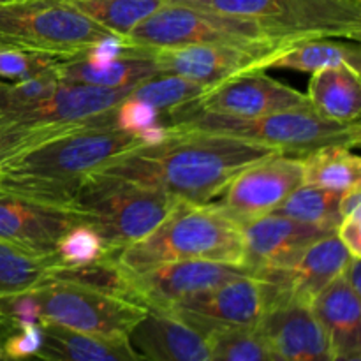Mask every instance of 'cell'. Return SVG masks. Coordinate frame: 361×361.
I'll return each mask as SVG.
<instances>
[{"mask_svg":"<svg viewBox=\"0 0 361 361\" xmlns=\"http://www.w3.org/2000/svg\"><path fill=\"white\" fill-rule=\"evenodd\" d=\"M277 150L226 134L168 130L159 145H137L109 159L101 175L162 190L178 201L210 203L242 169Z\"/></svg>","mask_w":361,"mask_h":361,"instance_id":"obj_1","label":"cell"},{"mask_svg":"<svg viewBox=\"0 0 361 361\" xmlns=\"http://www.w3.org/2000/svg\"><path fill=\"white\" fill-rule=\"evenodd\" d=\"M137 145L134 134L116 129L115 123L62 134L0 162V189L71 208L87 176Z\"/></svg>","mask_w":361,"mask_h":361,"instance_id":"obj_2","label":"cell"},{"mask_svg":"<svg viewBox=\"0 0 361 361\" xmlns=\"http://www.w3.org/2000/svg\"><path fill=\"white\" fill-rule=\"evenodd\" d=\"M115 259L129 274L185 259L243 267L245 249L242 226L212 201H178L154 231L120 250Z\"/></svg>","mask_w":361,"mask_h":361,"instance_id":"obj_3","label":"cell"},{"mask_svg":"<svg viewBox=\"0 0 361 361\" xmlns=\"http://www.w3.org/2000/svg\"><path fill=\"white\" fill-rule=\"evenodd\" d=\"M168 130H203L264 145L279 154L305 155L330 145L356 148L361 141L360 122L328 120L310 106L261 116H228L201 111H168Z\"/></svg>","mask_w":361,"mask_h":361,"instance_id":"obj_4","label":"cell"},{"mask_svg":"<svg viewBox=\"0 0 361 361\" xmlns=\"http://www.w3.org/2000/svg\"><path fill=\"white\" fill-rule=\"evenodd\" d=\"M176 203L162 190L92 173L76 190L71 208L97 231L109 254H118L154 231Z\"/></svg>","mask_w":361,"mask_h":361,"instance_id":"obj_5","label":"cell"},{"mask_svg":"<svg viewBox=\"0 0 361 361\" xmlns=\"http://www.w3.org/2000/svg\"><path fill=\"white\" fill-rule=\"evenodd\" d=\"M247 18L274 41L341 37L360 41L361 0H168Z\"/></svg>","mask_w":361,"mask_h":361,"instance_id":"obj_6","label":"cell"},{"mask_svg":"<svg viewBox=\"0 0 361 361\" xmlns=\"http://www.w3.org/2000/svg\"><path fill=\"white\" fill-rule=\"evenodd\" d=\"M109 34L66 0L0 2V46L7 48L69 59Z\"/></svg>","mask_w":361,"mask_h":361,"instance_id":"obj_7","label":"cell"},{"mask_svg":"<svg viewBox=\"0 0 361 361\" xmlns=\"http://www.w3.org/2000/svg\"><path fill=\"white\" fill-rule=\"evenodd\" d=\"M127 44L141 49H168L196 44H233L256 48L277 44L252 20L217 13L185 4L168 2L141 21L126 37Z\"/></svg>","mask_w":361,"mask_h":361,"instance_id":"obj_8","label":"cell"},{"mask_svg":"<svg viewBox=\"0 0 361 361\" xmlns=\"http://www.w3.org/2000/svg\"><path fill=\"white\" fill-rule=\"evenodd\" d=\"M41 323L102 337L130 338L148 310L130 300L63 279H49L32 289Z\"/></svg>","mask_w":361,"mask_h":361,"instance_id":"obj_9","label":"cell"},{"mask_svg":"<svg viewBox=\"0 0 361 361\" xmlns=\"http://www.w3.org/2000/svg\"><path fill=\"white\" fill-rule=\"evenodd\" d=\"M295 42L245 46L233 44H196L182 48L155 49L154 60L159 73L176 74L204 87H215L236 76L274 67V63Z\"/></svg>","mask_w":361,"mask_h":361,"instance_id":"obj_10","label":"cell"},{"mask_svg":"<svg viewBox=\"0 0 361 361\" xmlns=\"http://www.w3.org/2000/svg\"><path fill=\"white\" fill-rule=\"evenodd\" d=\"M242 275L243 267L207 259L171 261L140 274H129V300L155 312H168L192 296L219 288Z\"/></svg>","mask_w":361,"mask_h":361,"instance_id":"obj_11","label":"cell"},{"mask_svg":"<svg viewBox=\"0 0 361 361\" xmlns=\"http://www.w3.org/2000/svg\"><path fill=\"white\" fill-rule=\"evenodd\" d=\"M270 309V293L264 281L254 275H242L178 303L168 314L207 335L226 328L257 330Z\"/></svg>","mask_w":361,"mask_h":361,"instance_id":"obj_12","label":"cell"},{"mask_svg":"<svg viewBox=\"0 0 361 361\" xmlns=\"http://www.w3.org/2000/svg\"><path fill=\"white\" fill-rule=\"evenodd\" d=\"M303 183L302 157L274 154L247 166L222 190L217 204L240 226L274 214Z\"/></svg>","mask_w":361,"mask_h":361,"instance_id":"obj_13","label":"cell"},{"mask_svg":"<svg viewBox=\"0 0 361 361\" xmlns=\"http://www.w3.org/2000/svg\"><path fill=\"white\" fill-rule=\"evenodd\" d=\"M133 87L104 88L60 81L48 97L18 111L0 115V143L39 127L83 122L111 111L129 97Z\"/></svg>","mask_w":361,"mask_h":361,"instance_id":"obj_14","label":"cell"},{"mask_svg":"<svg viewBox=\"0 0 361 361\" xmlns=\"http://www.w3.org/2000/svg\"><path fill=\"white\" fill-rule=\"evenodd\" d=\"M310 106L307 95L259 73H249L212 87L207 94L171 111L217 113L228 116H261Z\"/></svg>","mask_w":361,"mask_h":361,"instance_id":"obj_15","label":"cell"},{"mask_svg":"<svg viewBox=\"0 0 361 361\" xmlns=\"http://www.w3.org/2000/svg\"><path fill=\"white\" fill-rule=\"evenodd\" d=\"M349 259L351 254L334 233L310 243L293 267L254 277L267 284L271 309L289 302L310 305L328 284L341 277Z\"/></svg>","mask_w":361,"mask_h":361,"instance_id":"obj_16","label":"cell"},{"mask_svg":"<svg viewBox=\"0 0 361 361\" xmlns=\"http://www.w3.org/2000/svg\"><path fill=\"white\" fill-rule=\"evenodd\" d=\"M78 224L85 221L73 208L0 189V242L37 252H55L60 236Z\"/></svg>","mask_w":361,"mask_h":361,"instance_id":"obj_17","label":"cell"},{"mask_svg":"<svg viewBox=\"0 0 361 361\" xmlns=\"http://www.w3.org/2000/svg\"><path fill=\"white\" fill-rule=\"evenodd\" d=\"M245 259L243 268L249 275L289 268L300 259L307 247L326 235V229L303 224L295 219L268 214L242 226Z\"/></svg>","mask_w":361,"mask_h":361,"instance_id":"obj_18","label":"cell"},{"mask_svg":"<svg viewBox=\"0 0 361 361\" xmlns=\"http://www.w3.org/2000/svg\"><path fill=\"white\" fill-rule=\"evenodd\" d=\"M257 330L284 361H334L330 341L309 305L289 302L275 307Z\"/></svg>","mask_w":361,"mask_h":361,"instance_id":"obj_19","label":"cell"},{"mask_svg":"<svg viewBox=\"0 0 361 361\" xmlns=\"http://www.w3.org/2000/svg\"><path fill=\"white\" fill-rule=\"evenodd\" d=\"M130 342L145 361H212L207 338L168 312L148 310Z\"/></svg>","mask_w":361,"mask_h":361,"instance_id":"obj_20","label":"cell"},{"mask_svg":"<svg viewBox=\"0 0 361 361\" xmlns=\"http://www.w3.org/2000/svg\"><path fill=\"white\" fill-rule=\"evenodd\" d=\"M42 342L35 358L41 361H145L130 338L102 337L41 323Z\"/></svg>","mask_w":361,"mask_h":361,"instance_id":"obj_21","label":"cell"},{"mask_svg":"<svg viewBox=\"0 0 361 361\" xmlns=\"http://www.w3.org/2000/svg\"><path fill=\"white\" fill-rule=\"evenodd\" d=\"M310 310L330 341L334 356L361 351V303L341 277L310 302Z\"/></svg>","mask_w":361,"mask_h":361,"instance_id":"obj_22","label":"cell"},{"mask_svg":"<svg viewBox=\"0 0 361 361\" xmlns=\"http://www.w3.org/2000/svg\"><path fill=\"white\" fill-rule=\"evenodd\" d=\"M55 74L60 81H67V83L122 88L133 87V85L155 76L159 74V69L155 66L154 51L129 46L126 55L106 63V66H92L78 56L63 59L55 67Z\"/></svg>","mask_w":361,"mask_h":361,"instance_id":"obj_23","label":"cell"},{"mask_svg":"<svg viewBox=\"0 0 361 361\" xmlns=\"http://www.w3.org/2000/svg\"><path fill=\"white\" fill-rule=\"evenodd\" d=\"M307 101L321 116L334 122H360L361 78L351 66H334L312 73Z\"/></svg>","mask_w":361,"mask_h":361,"instance_id":"obj_24","label":"cell"},{"mask_svg":"<svg viewBox=\"0 0 361 361\" xmlns=\"http://www.w3.org/2000/svg\"><path fill=\"white\" fill-rule=\"evenodd\" d=\"M60 264L56 252H37L0 242V296L30 291L44 284Z\"/></svg>","mask_w":361,"mask_h":361,"instance_id":"obj_25","label":"cell"},{"mask_svg":"<svg viewBox=\"0 0 361 361\" xmlns=\"http://www.w3.org/2000/svg\"><path fill=\"white\" fill-rule=\"evenodd\" d=\"M303 183L345 192L361 185V159L344 145H330L302 157Z\"/></svg>","mask_w":361,"mask_h":361,"instance_id":"obj_26","label":"cell"},{"mask_svg":"<svg viewBox=\"0 0 361 361\" xmlns=\"http://www.w3.org/2000/svg\"><path fill=\"white\" fill-rule=\"evenodd\" d=\"M342 63L360 71L361 51L358 42L334 41V37H319L295 42L274 63V67L300 71V73H316L324 67L342 66Z\"/></svg>","mask_w":361,"mask_h":361,"instance_id":"obj_27","label":"cell"},{"mask_svg":"<svg viewBox=\"0 0 361 361\" xmlns=\"http://www.w3.org/2000/svg\"><path fill=\"white\" fill-rule=\"evenodd\" d=\"M111 34L126 39L166 0H66Z\"/></svg>","mask_w":361,"mask_h":361,"instance_id":"obj_28","label":"cell"},{"mask_svg":"<svg viewBox=\"0 0 361 361\" xmlns=\"http://www.w3.org/2000/svg\"><path fill=\"white\" fill-rule=\"evenodd\" d=\"M338 192L302 183L279 204L274 214L335 233L342 221L338 214Z\"/></svg>","mask_w":361,"mask_h":361,"instance_id":"obj_29","label":"cell"},{"mask_svg":"<svg viewBox=\"0 0 361 361\" xmlns=\"http://www.w3.org/2000/svg\"><path fill=\"white\" fill-rule=\"evenodd\" d=\"M208 90H210V87L194 83L185 78L176 76V74L159 73L148 80H143L141 83L134 85L129 97L147 102L157 111L168 113L171 109L196 101Z\"/></svg>","mask_w":361,"mask_h":361,"instance_id":"obj_30","label":"cell"},{"mask_svg":"<svg viewBox=\"0 0 361 361\" xmlns=\"http://www.w3.org/2000/svg\"><path fill=\"white\" fill-rule=\"evenodd\" d=\"M212 361H270L271 349L259 330L226 328L203 335Z\"/></svg>","mask_w":361,"mask_h":361,"instance_id":"obj_31","label":"cell"},{"mask_svg":"<svg viewBox=\"0 0 361 361\" xmlns=\"http://www.w3.org/2000/svg\"><path fill=\"white\" fill-rule=\"evenodd\" d=\"M63 267H85L108 256L101 236L88 224H78L60 236L55 247Z\"/></svg>","mask_w":361,"mask_h":361,"instance_id":"obj_32","label":"cell"},{"mask_svg":"<svg viewBox=\"0 0 361 361\" xmlns=\"http://www.w3.org/2000/svg\"><path fill=\"white\" fill-rule=\"evenodd\" d=\"M62 56L0 46V81L14 83L55 71Z\"/></svg>","mask_w":361,"mask_h":361,"instance_id":"obj_33","label":"cell"},{"mask_svg":"<svg viewBox=\"0 0 361 361\" xmlns=\"http://www.w3.org/2000/svg\"><path fill=\"white\" fill-rule=\"evenodd\" d=\"M59 83L60 80L55 71L23 81H14V83L0 81V115L18 111L48 97Z\"/></svg>","mask_w":361,"mask_h":361,"instance_id":"obj_34","label":"cell"},{"mask_svg":"<svg viewBox=\"0 0 361 361\" xmlns=\"http://www.w3.org/2000/svg\"><path fill=\"white\" fill-rule=\"evenodd\" d=\"M159 122V111L147 102L127 97L115 108V127L136 136L141 129Z\"/></svg>","mask_w":361,"mask_h":361,"instance_id":"obj_35","label":"cell"},{"mask_svg":"<svg viewBox=\"0 0 361 361\" xmlns=\"http://www.w3.org/2000/svg\"><path fill=\"white\" fill-rule=\"evenodd\" d=\"M129 49V44L123 37H118L115 34H109L106 37L99 39L92 46L76 55L78 59L85 60V62L92 63V66H106V63L113 62V60L123 56Z\"/></svg>","mask_w":361,"mask_h":361,"instance_id":"obj_36","label":"cell"},{"mask_svg":"<svg viewBox=\"0 0 361 361\" xmlns=\"http://www.w3.org/2000/svg\"><path fill=\"white\" fill-rule=\"evenodd\" d=\"M335 235L353 257H361V214L342 219Z\"/></svg>","mask_w":361,"mask_h":361,"instance_id":"obj_37","label":"cell"},{"mask_svg":"<svg viewBox=\"0 0 361 361\" xmlns=\"http://www.w3.org/2000/svg\"><path fill=\"white\" fill-rule=\"evenodd\" d=\"M338 214H341V219L361 214V185L351 187V189L341 194Z\"/></svg>","mask_w":361,"mask_h":361,"instance_id":"obj_38","label":"cell"},{"mask_svg":"<svg viewBox=\"0 0 361 361\" xmlns=\"http://www.w3.org/2000/svg\"><path fill=\"white\" fill-rule=\"evenodd\" d=\"M342 279H344L345 284H348L356 295H361V259L360 257L351 256L349 263L345 264L344 271H342Z\"/></svg>","mask_w":361,"mask_h":361,"instance_id":"obj_39","label":"cell"},{"mask_svg":"<svg viewBox=\"0 0 361 361\" xmlns=\"http://www.w3.org/2000/svg\"><path fill=\"white\" fill-rule=\"evenodd\" d=\"M18 328L11 326L9 323H6L4 319H0V361H41L37 358H30V360H16V358H11L6 351V342L11 335L16 331Z\"/></svg>","mask_w":361,"mask_h":361,"instance_id":"obj_40","label":"cell"},{"mask_svg":"<svg viewBox=\"0 0 361 361\" xmlns=\"http://www.w3.org/2000/svg\"><path fill=\"white\" fill-rule=\"evenodd\" d=\"M334 361H361V351L349 353V355L334 356Z\"/></svg>","mask_w":361,"mask_h":361,"instance_id":"obj_41","label":"cell"},{"mask_svg":"<svg viewBox=\"0 0 361 361\" xmlns=\"http://www.w3.org/2000/svg\"><path fill=\"white\" fill-rule=\"evenodd\" d=\"M270 361H284V360H282V358H281V356H279V355H277V353H275V351H271Z\"/></svg>","mask_w":361,"mask_h":361,"instance_id":"obj_42","label":"cell"},{"mask_svg":"<svg viewBox=\"0 0 361 361\" xmlns=\"http://www.w3.org/2000/svg\"><path fill=\"white\" fill-rule=\"evenodd\" d=\"M0 2H4V0H0Z\"/></svg>","mask_w":361,"mask_h":361,"instance_id":"obj_43","label":"cell"}]
</instances>
